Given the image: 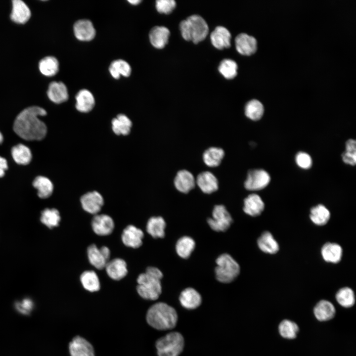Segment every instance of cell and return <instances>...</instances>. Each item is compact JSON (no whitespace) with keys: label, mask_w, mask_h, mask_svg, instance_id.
<instances>
[{"label":"cell","mask_w":356,"mask_h":356,"mask_svg":"<svg viewBox=\"0 0 356 356\" xmlns=\"http://www.w3.org/2000/svg\"><path fill=\"white\" fill-rule=\"evenodd\" d=\"M46 111L39 106H31L22 111L16 117L13 130L26 140H40L46 135L47 128L39 116H45Z\"/></svg>","instance_id":"1"},{"label":"cell","mask_w":356,"mask_h":356,"mask_svg":"<svg viewBox=\"0 0 356 356\" xmlns=\"http://www.w3.org/2000/svg\"><path fill=\"white\" fill-rule=\"evenodd\" d=\"M178 314L175 309L168 304L158 302L148 310L146 319L152 327L160 330L174 328L178 321Z\"/></svg>","instance_id":"2"},{"label":"cell","mask_w":356,"mask_h":356,"mask_svg":"<svg viewBox=\"0 0 356 356\" xmlns=\"http://www.w3.org/2000/svg\"><path fill=\"white\" fill-rule=\"evenodd\" d=\"M162 272L159 269L148 267L145 272L139 274L137 279L136 290L139 295L146 300H157L162 292Z\"/></svg>","instance_id":"3"},{"label":"cell","mask_w":356,"mask_h":356,"mask_svg":"<svg viewBox=\"0 0 356 356\" xmlns=\"http://www.w3.org/2000/svg\"><path fill=\"white\" fill-rule=\"evenodd\" d=\"M182 38L187 41L198 44L203 41L209 33L208 25L201 16L192 15L179 23Z\"/></svg>","instance_id":"4"},{"label":"cell","mask_w":356,"mask_h":356,"mask_svg":"<svg viewBox=\"0 0 356 356\" xmlns=\"http://www.w3.org/2000/svg\"><path fill=\"white\" fill-rule=\"evenodd\" d=\"M184 345L183 337L178 332L166 334L158 339L155 343L158 356H179Z\"/></svg>","instance_id":"5"},{"label":"cell","mask_w":356,"mask_h":356,"mask_svg":"<svg viewBox=\"0 0 356 356\" xmlns=\"http://www.w3.org/2000/svg\"><path fill=\"white\" fill-rule=\"evenodd\" d=\"M215 268L217 280L224 283H230L237 277L240 272L238 264L228 254L221 255L216 261Z\"/></svg>","instance_id":"6"},{"label":"cell","mask_w":356,"mask_h":356,"mask_svg":"<svg viewBox=\"0 0 356 356\" xmlns=\"http://www.w3.org/2000/svg\"><path fill=\"white\" fill-rule=\"evenodd\" d=\"M207 222L210 227L216 231H225L232 222V219L225 207L222 205H216L212 213V218Z\"/></svg>","instance_id":"7"},{"label":"cell","mask_w":356,"mask_h":356,"mask_svg":"<svg viewBox=\"0 0 356 356\" xmlns=\"http://www.w3.org/2000/svg\"><path fill=\"white\" fill-rule=\"evenodd\" d=\"M270 180V176L266 171L262 169L252 170L248 173L244 186L248 190H259L266 187Z\"/></svg>","instance_id":"8"},{"label":"cell","mask_w":356,"mask_h":356,"mask_svg":"<svg viewBox=\"0 0 356 356\" xmlns=\"http://www.w3.org/2000/svg\"><path fill=\"white\" fill-rule=\"evenodd\" d=\"M87 254L89 263L97 269L105 268L109 261L110 251L106 246L99 249L94 244L90 245L88 248Z\"/></svg>","instance_id":"9"},{"label":"cell","mask_w":356,"mask_h":356,"mask_svg":"<svg viewBox=\"0 0 356 356\" xmlns=\"http://www.w3.org/2000/svg\"><path fill=\"white\" fill-rule=\"evenodd\" d=\"M80 201L85 211L94 215L100 212L104 204L102 196L96 191L85 193L81 197Z\"/></svg>","instance_id":"10"},{"label":"cell","mask_w":356,"mask_h":356,"mask_svg":"<svg viewBox=\"0 0 356 356\" xmlns=\"http://www.w3.org/2000/svg\"><path fill=\"white\" fill-rule=\"evenodd\" d=\"M70 356H95L92 345L80 336H75L69 344Z\"/></svg>","instance_id":"11"},{"label":"cell","mask_w":356,"mask_h":356,"mask_svg":"<svg viewBox=\"0 0 356 356\" xmlns=\"http://www.w3.org/2000/svg\"><path fill=\"white\" fill-rule=\"evenodd\" d=\"M93 231L100 236L111 234L114 228V222L111 217L106 214L95 215L91 221Z\"/></svg>","instance_id":"12"},{"label":"cell","mask_w":356,"mask_h":356,"mask_svg":"<svg viewBox=\"0 0 356 356\" xmlns=\"http://www.w3.org/2000/svg\"><path fill=\"white\" fill-rule=\"evenodd\" d=\"M237 51L244 55H250L254 53L257 49L256 39L246 33L238 35L235 39Z\"/></svg>","instance_id":"13"},{"label":"cell","mask_w":356,"mask_h":356,"mask_svg":"<svg viewBox=\"0 0 356 356\" xmlns=\"http://www.w3.org/2000/svg\"><path fill=\"white\" fill-rule=\"evenodd\" d=\"M143 236V232L140 229L134 225H129L124 229L121 237L126 246L137 248L142 245Z\"/></svg>","instance_id":"14"},{"label":"cell","mask_w":356,"mask_h":356,"mask_svg":"<svg viewBox=\"0 0 356 356\" xmlns=\"http://www.w3.org/2000/svg\"><path fill=\"white\" fill-rule=\"evenodd\" d=\"M74 33L76 38L82 41H89L95 36V30L91 22L87 19H81L74 24Z\"/></svg>","instance_id":"15"},{"label":"cell","mask_w":356,"mask_h":356,"mask_svg":"<svg viewBox=\"0 0 356 356\" xmlns=\"http://www.w3.org/2000/svg\"><path fill=\"white\" fill-rule=\"evenodd\" d=\"M231 36L230 32L223 26H218L210 35L213 45L218 49L229 48L231 45Z\"/></svg>","instance_id":"16"},{"label":"cell","mask_w":356,"mask_h":356,"mask_svg":"<svg viewBox=\"0 0 356 356\" xmlns=\"http://www.w3.org/2000/svg\"><path fill=\"white\" fill-rule=\"evenodd\" d=\"M195 179L189 171L182 170L178 171L174 179V184L179 191L187 193L195 185Z\"/></svg>","instance_id":"17"},{"label":"cell","mask_w":356,"mask_h":356,"mask_svg":"<svg viewBox=\"0 0 356 356\" xmlns=\"http://www.w3.org/2000/svg\"><path fill=\"white\" fill-rule=\"evenodd\" d=\"M108 275L112 279L119 280L126 276L128 273L126 262L120 258L109 261L105 267Z\"/></svg>","instance_id":"18"},{"label":"cell","mask_w":356,"mask_h":356,"mask_svg":"<svg viewBox=\"0 0 356 356\" xmlns=\"http://www.w3.org/2000/svg\"><path fill=\"white\" fill-rule=\"evenodd\" d=\"M181 306L188 310L197 308L202 303L200 294L192 288H187L183 290L179 297Z\"/></svg>","instance_id":"19"},{"label":"cell","mask_w":356,"mask_h":356,"mask_svg":"<svg viewBox=\"0 0 356 356\" xmlns=\"http://www.w3.org/2000/svg\"><path fill=\"white\" fill-rule=\"evenodd\" d=\"M170 35V32L167 27L155 26L149 32L150 42L154 47L163 48L168 44Z\"/></svg>","instance_id":"20"},{"label":"cell","mask_w":356,"mask_h":356,"mask_svg":"<svg viewBox=\"0 0 356 356\" xmlns=\"http://www.w3.org/2000/svg\"><path fill=\"white\" fill-rule=\"evenodd\" d=\"M195 182L205 193L210 194L218 189V181L212 173L206 171L200 173L197 177Z\"/></svg>","instance_id":"21"},{"label":"cell","mask_w":356,"mask_h":356,"mask_svg":"<svg viewBox=\"0 0 356 356\" xmlns=\"http://www.w3.org/2000/svg\"><path fill=\"white\" fill-rule=\"evenodd\" d=\"M47 94L51 101L57 104L64 102L68 99L67 88L65 84L61 82L50 83Z\"/></svg>","instance_id":"22"},{"label":"cell","mask_w":356,"mask_h":356,"mask_svg":"<svg viewBox=\"0 0 356 356\" xmlns=\"http://www.w3.org/2000/svg\"><path fill=\"white\" fill-rule=\"evenodd\" d=\"M31 17V11L26 4L21 0L12 1L11 19L15 23L24 24Z\"/></svg>","instance_id":"23"},{"label":"cell","mask_w":356,"mask_h":356,"mask_svg":"<svg viewBox=\"0 0 356 356\" xmlns=\"http://www.w3.org/2000/svg\"><path fill=\"white\" fill-rule=\"evenodd\" d=\"M76 108L82 113L91 111L95 105V99L92 93L86 89L79 91L76 95Z\"/></svg>","instance_id":"24"},{"label":"cell","mask_w":356,"mask_h":356,"mask_svg":"<svg viewBox=\"0 0 356 356\" xmlns=\"http://www.w3.org/2000/svg\"><path fill=\"white\" fill-rule=\"evenodd\" d=\"M336 313L335 308L329 301L321 300L313 308L315 318L320 321H328L332 319Z\"/></svg>","instance_id":"25"},{"label":"cell","mask_w":356,"mask_h":356,"mask_svg":"<svg viewBox=\"0 0 356 356\" xmlns=\"http://www.w3.org/2000/svg\"><path fill=\"white\" fill-rule=\"evenodd\" d=\"M265 208V204L260 196L256 194L249 195L244 201L243 211L252 217L260 215Z\"/></svg>","instance_id":"26"},{"label":"cell","mask_w":356,"mask_h":356,"mask_svg":"<svg viewBox=\"0 0 356 356\" xmlns=\"http://www.w3.org/2000/svg\"><path fill=\"white\" fill-rule=\"evenodd\" d=\"M321 255L327 262L337 263L341 261L342 256V248L335 243H327L321 248Z\"/></svg>","instance_id":"27"},{"label":"cell","mask_w":356,"mask_h":356,"mask_svg":"<svg viewBox=\"0 0 356 356\" xmlns=\"http://www.w3.org/2000/svg\"><path fill=\"white\" fill-rule=\"evenodd\" d=\"M113 132L117 135H127L131 132L132 122L123 114H118L111 122Z\"/></svg>","instance_id":"28"},{"label":"cell","mask_w":356,"mask_h":356,"mask_svg":"<svg viewBox=\"0 0 356 356\" xmlns=\"http://www.w3.org/2000/svg\"><path fill=\"white\" fill-rule=\"evenodd\" d=\"M258 245L263 252L267 254H275L279 250V246L272 235L268 231H265L258 239Z\"/></svg>","instance_id":"29"},{"label":"cell","mask_w":356,"mask_h":356,"mask_svg":"<svg viewBox=\"0 0 356 356\" xmlns=\"http://www.w3.org/2000/svg\"><path fill=\"white\" fill-rule=\"evenodd\" d=\"M166 222L161 217L150 218L146 225L147 232L153 238H163L165 236Z\"/></svg>","instance_id":"30"},{"label":"cell","mask_w":356,"mask_h":356,"mask_svg":"<svg viewBox=\"0 0 356 356\" xmlns=\"http://www.w3.org/2000/svg\"><path fill=\"white\" fill-rule=\"evenodd\" d=\"M33 186L38 190V195L41 198H47L52 193L53 185L48 178L43 176L36 177L33 182Z\"/></svg>","instance_id":"31"},{"label":"cell","mask_w":356,"mask_h":356,"mask_svg":"<svg viewBox=\"0 0 356 356\" xmlns=\"http://www.w3.org/2000/svg\"><path fill=\"white\" fill-rule=\"evenodd\" d=\"M11 155L14 161L19 165H27L32 160L30 149L23 144H18L12 148Z\"/></svg>","instance_id":"32"},{"label":"cell","mask_w":356,"mask_h":356,"mask_svg":"<svg viewBox=\"0 0 356 356\" xmlns=\"http://www.w3.org/2000/svg\"><path fill=\"white\" fill-rule=\"evenodd\" d=\"M224 152L221 148L212 147L204 152L203 159L205 164L209 167L219 166L223 158Z\"/></svg>","instance_id":"33"},{"label":"cell","mask_w":356,"mask_h":356,"mask_svg":"<svg viewBox=\"0 0 356 356\" xmlns=\"http://www.w3.org/2000/svg\"><path fill=\"white\" fill-rule=\"evenodd\" d=\"M80 280L84 288L89 292H96L100 289L98 277L92 270L83 272L81 275Z\"/></svg>","instance_id":"34"},{"label":"cell","mask_w":356,"mask_h":356,"mask_svg":"<svg viewBox=\"0 0 356 356\" xmlns=\"http://www.w3.org/2000/svg\"><path fill=\"white\" fill-rule=\"evenodd\" d=\"M310 217L315 224L323 225L328 222L330 213L324 205L319 204L311 209Z\"/></svg>","instance_id":"35"},{"label":"cell","mask_w":356,"mask_h":356,"mask_svg":"<svg viewBox=\"0 0 356 356\" xmlns=\"http://www.w3.org/2000/svg\"><path fill=\"white\" fill-rule=\"evenodd\" d=\"M109 71L112 77L118 79L121 75L126 77L129 76L132 69L127 62L122 59H117L110 64Z\"/></svg>","instance_id":"36"},{"label":"cell","mask_w":356,"mask_h":356,"mask_svg":"<svg viewBox=\"0 0 356 356\" xmlns=\"http://www.w3.org/2000/svg\"><path fill=\"white\" fill-rule=\"evenodd\" d=\"M195 246V241L192 238L189 236H183L177 242L176 252L181 258L187 259L193 251Z\"/></svg>","instance_id":"37"},{"label":"cell","mask_w":356,"mask_h":356,"mask_svg":"<svg viewBox=\"0 0 356 356\" xmlns=\"http://www.w3.org/2000/svg\"><path fill=\"white\" fill-rule=\"evenodd\" d=\"M39 67L40 72L44 75L52 76L59 70V63L55 57L46 56L40 61Z\"/></svg>","instance_id":"38"},{"label":"cell","mask_w":356,"mask_h":356,"mask_svg":"<svg viewBox=\"0 0 356 356\" xmlns=\"http://www.w3.org/2000/svg\"><path fill=\"white\" fill-rule=\"evenodd\" d=\"M264 106L262 103L255 99L248 101L245 107V115L254 121L260 119L264 114Z\"/></svg>","instance_id":"39"},{"label":"cell","mask_w":356,"mask_h":356,"mask_svg":"<svg viewBox=\"0 0 356 356\" xmlns=\"http://www.w3.org/2000/svg\"><path fill=\"white\" fill-rule=\"evenodd\" d=\"M336 299L340 306L345 308L353 306L356 301L354 291L349 287L340 289L336 294Z\"/></svg>","instance_id":"40"},{"label":"cell","mask_w":356,"mask_h":356,"mask_svg":"<svg viewBox=\"0 0 356 356\" xmlns=\"http://www.w3.org/2000/svg\"><path fill=\"white\" fill-rule=\"evenodd\" d=\"M299 328L294 321L289 319L283 320L278 326V331L283 338L293 339L296 337Z\"/></svg>","instance_id":"41"},{"label":"cell","mask_w":356,"mask_h":356,"mask_svg":"<svg viewBox=\"0 0 356 356\" xmlns=\"http://www.w3.org/2000/svg\"><path fill=\"white\" fill-rule=\"evenodd\" d=\"M40 220L47 227L52 228L59 225L60 221L59 212L56 209H45L42 211Z\"/></svg>","instance_id":"42"},{"label":"cell","mask_w":356,"mask_h":356,"mask_svg":"<svg viewBox=\"0 0 356 356\" xmlns=\"http://www.w3.org/2000/svg\"><path fill=\"white\" fill-rule=\"evenodd\" d=\"M237 63L230 59H224L220 63L218 67L219 72L226 79H232L237 74Z\"/></svg>","instance_id":"43"},{"label":"cell","mask_w":356,"mask_h":356,"mask_svg":"<svg viewBox=\"0 0 356 356\" xmlns=\"http://www.w3.org/2000/svg\"><path fill=\"white\" fill-rule=\"evenodd\" d=\"M176 6L174 0H158L156 1V8L160 13L168 14L171 13Z\"/></svg>","instance_id":"44"},{"label":"cell","mask_w":356,"mask_h":356,"mask_svg":"<svg viewBox=\"0 0 356 356\" xmlns=\"http://www.w3.org/2000/svg\"><path fill=\"white\" fill-rule=\"evenodd\" d=\"M34 306L33 301L29 298H25L20 301H17L15 303L16 310L20 313L24 315H28L31 313Z\"/></svg>","instance_id":"45"},{"label":"cell","mask_w":356,"mask_h":356,"mask_svg":"<svg viewBox=\"0 0 356 356\" xmlns=\"http://www.w3.org/2000/svg\"><path fill=\"white\" fill-rule=\"evenodd\" d=\"M296 162L300 167L305 169L310 168L312 165V160L310 156L308 154L302 152L297 154Z\"/></svg>","instance_id":"46"},{"label":"cell","mask_w":356,"mask_h":356,"mask_svg":"<svg viewBox=\"0 0 356 356\" xmlns=\"http://www.w3.org/2000/svg\"><path fill=\"white\" fill-rule=\"evenodd\" d=\"M343 161L348 164L355 165L356 162V152L346 151L342 155Z\"/></svg>","instance_id":"47"},{"label":"cell","mask_w":356,"mask_h":356,"mask_svg":"<svg viewBox=\"0 0 356 356\" xmlns=\"http://www.w3.org/2000/svg\"><path fill=\"white\" fill-rule=\"evenodd\" d=\"M8 168L7 163L6 160L0 156V178L4 176L5 171Z\"/></svg>","instance_id":"48"},{"label":"cell","mask_w":356,"mask_h":356,"mask_svg":"<svg viewBox=\"0 0 356 356\" xmlns=\"http://www.w3.org/2000/svg\"><path fill=\"white\" fill-rule=\"evenodd\" d=\"M356 142L355 140L350 139H349L346 144V151L356 152Z\"/></svg>","instance_id":"49"},{"label":"cell","mask_w":356,"mask_h":356,"mask_svg":"<svg viewBox=\"0 0 356 356\" xmlns=\"http://www.w3.org/2000/svg\"><path fill=\"white\" fill-rule=\"evenodd\" d=\"M141 1L140 0H130L128 2L133 5H136L139 4Z\"/></svg>","instance_id":"50"},{"label":"cell","mask_w":356,"mask_h":356,"mask_svg":"<svg viewBox=\"0 0 356 356\" xmlns=\"http://www.w3.org/2000/svg\"><path fill=\"white\" fill-rule=\"evenodd\" d=\"M3 137L2 136V134L0 132V144L3 141Z\"/></svg>","instance_id":"51"}]
</instances>
